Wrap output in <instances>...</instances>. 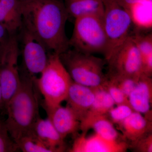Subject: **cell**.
I'll return each instance as SVG.
<instances>
[{
  "label": "cell",
  "mask_w": 152,
  "mask_h": 152,
  "mask_svg": "<svg viewBox=\"0 0 152 152\" xmlns=\"http://www.w3.org/2000/svg\"><path fill=\"white\" fill-rule=\"evenodd\" d=\"M132 37L140 54L142 62L147 57L152 54V34L145 35L136 34Z\"/></svg>",
  "instance_id": "21"
},
{
  "label": "cell",
  "mask_w": 152,
  "mask_h": 152,
  "mask_svg": "<svg viewBox=\"0 0 152 152\" xmlns=\"http://www.w3.org/2000/svg\"><path fill=\"white\" fill-rule=\"evenodd\" d=\"M118 125L122 133L123 138L129 144L152 132V120L135 111Z\"/></svg>",
  "instance_id": "15"
},
{
  "label": "cell",
  "mask_w": 152,
  "mask_h": 152,
  "mask_svg": "<svg viewBox=\"0 0 152 152\" xmlns=\"http://www.w3.org/2000/svg\"><path fill=\"white\" fill-rule=\"evenodd\" d=\"M91 129H94L96 134L105 138L110 140H121L119 138V133L114 126L113 124L107 115L95 119L91 124Z\"/></svg>",
  "instance_id": "19"
},
{
  "label": "cell",
  "mask_w": 152,
  "mask_h": 152,
  "mask_svg": "<svg viewBox=\"0 0 152 152\" xmlns=\"http://www.w3.org/2000/svg\"><path fill=\"white\" fill-rule=\"evenodd\" d=\"M110 95L116 105L129 104L128 98L125 96L121 89L111 80L107 78V80L103 85Z\"/></svg>",
  "instance_id": "25"
},
{
  "label": "cell",
  "mask_w": 152,
  "mask_h": 152,
  "mask_svg": "<svg viewBox=\"0 0 152 152\" xmlns=\"http://www.w3.org/2000/svg\"><path fill=\"white\" fill-rule=\"evenodd\" d=\"M59 56L75 83L95 88L102 86L107 80L104 72L105 60L74 49H69Z\"/></svg>",
  "instance_id": "4"
},
{
  "label": "cell",
  "mask_w": 152,
  "mask_h": 152,
  "mask_svg": "<svg viewBox=\"0 0 152 152\" xmlns=\"http://www.w3.org/2000/svg\"><path fill=\"white\" fill-rule=\"evenodd\" d=\"M20 88L6 106L7 118L5 121L10 135L16 143L32 134L34 125L40 118L35 77L21 75Z\"/></svg>",
  "instance_id": "2"
},
{
  "label": "cell",
  "mask_w": 152,
  "mask_h": 152,
  "mask_svg": "<svg viewBox=\"0 0 152 152\" xmlns=\"http://www.w3.org/2000/svg\"><path fill=\"white\" fill-rule=\"evenodd\" d=\"M45 109L48 118L63 139L80 130V120L69 106L64 107L59 105L54 107Z\"/></svg>",
  "instance_id": "11"
},
{
  "label": "cell",
  "mask_w": 152,
  "mask_h": 152,
  "mask_svg": "<svg viewBox=\"0 0 152 152\" xmlns=\"http://www.w3.org/2000/svg\"><path fill=\"white\" fill-rule=\"evenodd\" d=\"M18 1L22 4H25L32 1L33 0H18Z\"/></svg>",
  "instance_id": "30"
},
{
  "label": "cell",
  "mask_w": 152,
  "mask_h": 152,
  "mask_svg": "<svg viewBox=\"0 0 152 152\" xmlns=\"http://www.w3.org/2000/svg\"><path fill=\"white\" fill-rule=\"evenodd\" d=\"M33 133L52 152L65 150L64 140L48 118H38L34 125Z\"/></svg>",
  "instance_id": "16"
},
{
  "label": "cell",
  "mask_w": 152,
  "mask_h": 152,
  "mask_svg": "<svg viewBox=\"0 0 152 152\" xmlns=\"http://www.w3.org/2000/svg\"><path fill=\"white\" fill-rule=\"evenodd\" d=\"M129 147L137 152H152V133L147 134L137 141L129 145Z\"/></svg>",
  "instance_id": "26"
},
{
  "label": "cell",
  "mask_w": 152,
  "mask_h": 152,
  "mask_svg": "<svg viewBox=\"0 0 152 152\" xmlns=\"http://www.w3.org/2000/svg\"><path fill=\"white\" fill-rule=\"evenodd\" d=\"M152 80L151 77L142 74L134 88L128 97L129 104L134 111L152 120Z\"/></svg>",
  "instance_id": "12"
},
{
  "label": "cell",
  "mask_w": 152,
  "mask_h": 152,
  "mask_svg": "<svg viewBox=\"0 0 152 152\" xmlns=\"http://www.w3.org/2000/svg\"><path fill=\"white\" fill-rule=\"evenodd\" d=\"M134 110L129 104L117 105L113 107L108 113L107 116L113 124H119L130 115Z\"/></svg>",
  "instance_id": "23"
},
{
  "label": "cell",
  "mask_w": 152,
  "mask_h": 152,
  "mask_svg": "<svg viewBox=\"0 0 152 152\" xmlns=\"http://www.w3.org/2000/svg\"><path fill=\"white\" fill-rule=\"evenodd\" d=\"M70 46L85 53L104 54L107 38L103 19L86 16L75 19L73 31L69 39Z\"/></svg>",
  "instance_id": "5"
},
{
  "label": "cell",
  "mask_w": 152,
  "mask_h": 152,
  "mask_svg": "<svg viewBox=\"0 0 152 152\" xmlns=\"http://www.w3.org/2000/svg\"><path fill=\"white\" fill-rule=\"evenodd\" d=\"M17 144L19 150L23 152H52L33 133L22 137Z\"/></svg>",
  "instance_id": "20"
},
{
  "label": "cell",
  "mask_w": 152,
  "mask_h": 152,
  "mask_svg": "<svg viewBox=\"0 0 152 152\" xmlns=\"http://www.w3.org/2000/svg\"><path fill=\"white\" fill-rule=\"evenodd\" d=\"M19 150L16 143L9 133L5 121L0 120V152H16Z\"/></svg>",
  "instance_id": "22"
},
{
  "label": "cell",
  "mask_w": 152,
  "mask_h": 152,
  "mask_svg": "<svg viewBox=\"0 0 152 152\" xmlns=\"http://www.w3.org/2000/svg\"><path fill=\"white\" fill-rule=\"evenodd\" d=\"M95 98L92 104L80 122V130L86 134L92 122L98 117L107 115L115 103L110 95L104 87L94 88Z\"/></svg>",
  "instance_id": "14"
},
{
  "label": "cell",
  "mask_w": 152,
  "mask_h": 152,
  "mask_svg": "<svg viewBox=\"0 0 152 152\" xmlns=\"http://www.w3.org/2000/svg\"><path fill=\"white\" fill-rule=\"evenodd\" d=\"M4 108H5L4 104V100H3L2 94L1 90L0 87V110Z\"/></svg>",
  "instance_id": "29"
},
{
  "label": "cell",
  "mask_w": 152,
  "mask_h": 152,
  "mask_svg": "<svg viewBox=\"0 0 152 152\" xmlns=\"http://www.w3.org/2000/svg\"><path fill=\"white\" fill-rule=\"evenodd\" d=\"M104 28L107 38V47L104 54L106 61L130 35L133 22L130 13L117 0H102Z\"/></svg>",
  "instance_id": "6"
},
{
  "label": "cell",
  "mask_w": 152,
  "mask_h": 152,
  "mask_svg": "<svg viewBox=\"0 0 152 152\" xmlns=\"http://www.w3.org/2000/svg\"><path fill=\"white\" fill-rule=\"evenodd\" d=\"M22 56L26 73L31 77L40 74L46 66L50 53L37 37L22 27Z\"/></svg>",
  "instance_id": "9"
},
{
  "label": "cell",
  "mask_w": 152,
  "mask_h": 152,
  "mask_svg": "<svg viewBox=\"0 0 152 152\" xmlns=\"http://www.w3.org/2000/svg\"><path fill=\"white\" fill-rule=\"evenodd\" d=\"M23 4L18 0H0V24L10 34L21 28Z\"/></svg>",
  "instance_id": "17"
},
{
  "label": "cell",
  "mask_w": 152,
  "mask_h": 152,
  "mask_svg": "<svg viewBox=\"0 0 152 152\" xmlns=\"http://www.w3.org/2000/svg\"><path fill=\"white\" fill-rule=\"evenodd\" d=\"M95 98L94 88L77 83L74 81L69 88L66 100L80 120L84 118Z\"/></svg>",
  "instance_id": "13"
},
{
  "label": "cell",
  "mask_w": 152,
  "mask_h": 152,
  "mask_svg": "<svg viewBox=\"0 0 152 152\" xmlns=\"http://www.w3.org/2000/svg\"><path fill=\"white\" fill-rule=\"evenodd\" d=\"M69 17L61 0H33L22 6V26L37 37L50 53L60 55L69 49L65 31Z\"/></svg>",
  "instance_id": "1"
},
{
  "label": "cell",
  "mask_w": 152,
  "mask_h": 152,
  "mask_svg": "<svg viewBox=\"0 0 152 152\" xmlns=\"http://www.w3.org/2000/svg\"><path fill=\"white\" fill-rule=\"evenodd\" d=\"M108 64L107 77H140L142 74L140 54L130 35L114 52L107 61Z\"/></svg>",
  "instance_id": "8"
},
{
  "label": "cell",
  "mask_w": 152,
  "mask_h": 152,
  "mask_svg": "<svg viewBox=\"0 0 152 152\" xmlns=\"http://www.w3.org/2000/svg\"><path fill=\"white\" fill-rule=\"evenodd\" d=\"M107 78L113 82L128 98L129 95L136 86L140 77L118 76Z\"/></svg>",
  "instance_id": "24"
},
{
  "label": "cell",
  "mask_w": 152,
  "mask_h": 152,
  "mask_svg": "<svg viewBox=\"0 0 152 152\" xmlns=\"http://www.w3.org/2000/svg\"><path fill=\"white\" fill-rule=\"evenodd\" d=\"M129 143L123 139L110 140L96 134L87 136L82 133L75 139L70 152H125Z\"/></svg>",
  "instance_id": "10"
},
{
  "label": "cell",
  "mask_w": 152,
  "mask_h": 152,
  "mask_svg": "<svg viewBox=\"0 0 152 152\" xmlns=\"http://www.w3.org/2000/svg\"><path fill=\"white\" fill-rule=\"evenodd\" d=\"M11 35L8 30L0 24V59L8 45Z\"/></svg>",
  "instance_id": "27"
},
{
  "label": "cell",
  "mask_w": 152,
  "mask_h": 152,
  "mask_svg": "<svg viewBox=\"0 0 152 152\" xmlns=\"http://www.w3.org/2000/svg\"><path fill=\"white\" fill-rule=\"evenodd\" d=\"M117 1L131 15L132 11L135 7L142 3L151 2L152 0H117Z\"/></svg>",
  "instance_id": "28"
},
{
  "label": "cell",
  "mask_w": 152,
  "mask_h": 152,
  "mask_svg": "<svg viewBox=\"0 0 152 152\" xmlns=\"http://www.w3.org/2000/svg\"><path fill=\"white\" fill-rule=\"evenodd\" d=\"M35 80L43 96L44 107L48 108L59 105L66 100L73 81L59 55L55 53H50L46 66Z\"/></svg>",
  "instance_id": "3"
},
{
  "label": "cell",
  "mask_w": 152,
  "mask_h": 152,
  "mask_svg": "<svg viewBox=\"0 0 152 152\" xmlns=\"http://www.w3.org/2000/svg\"><path fill=\"white\" fill-rule=\"evenodd\" d=\"M69 16L75 19L86 16H95L104 18L102 0H65L64 3Z\"/></svg>",
  "instance_id": "18"
},
{
  "label": "cell",
  "mask_w": 152,
  "mask_h": 152,
  "mask_svg": "<svg viewBox=\"0 0 152 152\" xmlns=\"http://www.w3.org/2000/svg\"><path fill=\"white\" fill-rule=\"evenodd\" d=\"M19 53L17 33L12 34L8 45L0 59V87L5 109L21 85V79L18 66Z\"/></svg>",
  "instance_id": "7"
}]
</instances>
